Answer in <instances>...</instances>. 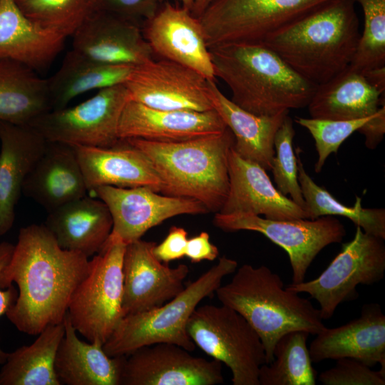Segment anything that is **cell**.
Returning <instances> with one entry per match:
<instances>
[{"mask_svg":"<svg viewBox=\"0 0 385 385\" xmlns=\"http://www.w3.org/2000/svg\"><path fill=\"white\" fill-rule=\"evenodd\" d=\"M90 270L83 254L61 248L45 225L21 227L0 288L15 283L18 297L6 312L16 329L30 335L62 322L71 297Z\"/></svg>","mask_w":385,"mask_h":385,"instance_id":"6da1fadb","label":"cell"},{"mask_svg":"<svg viewBox=\"0 0 385 385\" xmlns=\"http://www.w3.org/2000/svg\"><path fill=\"white\" fill-rule=\"evenodd\" d=\"M215 78L230 100L257 115L307 107L318 86L295 72L264 43H231L209 47Z\"/></svg>","mask_w":385,"mask_h":385,"instance_id":"7a4b0ae2","label":"cell"},{"mask_svg":"<svg viewBox=\"0 0 385 385\" xmlns=\"http://www.w3.org/2000/svg\"><path fill=\"white\" fill-rule=\"evenodd\" d=\"M354 0H332L271 34L262 43L319 86L350 66L360 37Z\"/></svg>","mask_w":385,"mask_h":385,"instance_id":"3957f363","label":"cell"},{"mask_svg":"<svg viewBox=\"0 0 385 385\" xmlns=\"http://www.w3.org/2000/svg\"><path fill=\"white\" fill-rule=\"evenodd\" d=\"M231 281L215 291L222 304L242 316L258 334L266 363L274 359L277 342L292 331L317 334L326 326L309 299L284 288L281 277L265 265H242Z\"/></svg>","mask_w":385,"mask_h":385,"instance_id":"277c9868","label":"cell"},{"mask_svg":"<svg viewBox=\"0 0 385 385\" xmlns=\"http://www.w3.org/2000/svg\"><path fill=\"white\" fill-rule=\"evenodd\" d=\"M150 160L161 182L160 193L196 200L218 212L229 190L228 153L235 138L222 133L177 142L123 139Z\"/></svg>","mask_w":385,"mask_h":385,"instance_id":"5b68a950","label":"cell"},{"mask_svg":"<svg viewBox=\"0 0 385 385\" xmlns=\"http://www.w3.org/2000/svg\"><path fill=\"white\" fill-rule=\"evenodd\" d=\"M237 262L222 256L172 299L145 312L122 318L103 345L109 356H126L135 349L157 343L177 344L192 351L195 344L187 324L194 310L205 298L213 294L222 279L235 272Z\"/></svg>","mask_w":385,"mask_h":385,"instance_id":"8992f818","label":"cell"},{"mask_svg":"<svg viewBox=\"0 0 385 385\" xmlns=\"http://www.w3.org/2000/svg\"><path fill=\"white\" fill-rule=\"evenodd\" d=\"M125 247L121 240L110 235L89 260V272L71 297L68 309L71 322L89 342L103 345L123 317Z\"/></svg>","mask_w":385,"mask_h":385,"instance_id":"52a82bcc","label":"cell"},{"mask_svg":"<svg viewBox=\"0 0 385 385\" xmlns=\"http://www.w3.org/2000/svg\"><path fill=\"white\" fill-rule=\"evenodd\" d=\"M187 331L195 346L230 369L233 385H259L260 369L266 363L264 346L238 312L224 304L197 307Z\"/></svg>","mask_w":385,"mask_h":385,"instance_id":"ba28073f","label":"cell"},{"mask_svg":"<svg viewBox=\"0 0 385 385\" xmlns=\"http://www.w3.org/2000/svg\"><path fill=\"white\" fill-rule=\"evenodd\" d=\"M332 0H213L199 17L208 47L262 43L268 36Z\"/></svg>","mask_w":385,"mask_h":385,"instance_id":"9c48e42d","label":"cell"},{"mask_svg":"<svg viewBox=\"0 0 385 385\" xmlns=\"http://www.w3.org/2000/svg\"><path fill=\"white\" fill-rule=\"evenodd\" d=\"M384 241L356 226L353 239L342 245L339 253L318 277L286 288L309 294L319 304L322 319H328L340 304L358 297V285H372L384 278Z\"/></svg>","mask_w":385,"mask_h":385,"instance_id":"30bf717a","label":"cell"},{"mask_svg":"<svg viewBox=\"0 0 385 385\" xmlns=\"http://www.w3.org/2000/svg\"><path fill=\"white\" fill-rule=\"evenodd\" d=\"M130 100L126 86L119 84L98 90L95 96L73 107L41 113L29 125L49 142L112 147L120 140L119 120Z\"/></svg>","mask_w":385,"mask_h":385,"instance_id":"8fae6325","label":"cell"},{"mask_svg":"<svg viewBox=\"0 0 385 385\" xmlns=\"http://www.w3.org/2000/svg\"><path fill=\"white\" fill-rule=\"evenodd\" d=\"M213 224L225 232H260L281 247L289 256L292 270L291 284L304 282L317 255L325 247L341 242L346 235L344 225L333 216L274 220L245 212H215Z\"/></svg>","mask_w":385,"mask_h":385,"instance_id":"7c38bea8","label":"cell"},{"mask_svg":"<svg viewBox=\"0 0 385 385\" xmlns=\"http://www.w3.org/2000/svg\"><path fill=\"white\" fill-rule=\"evenodd\" d=\"M91 191L111 212L113 228L110 235L126 245L141 239L148 230L170 217L209 212L200 201L160 194L148 186L103 185Z\"/></svg>","mask_w":385,"mask_h":385,"instance_id":"4fadbf2b","label":"cell"},{"mask_svg":"<svg viewBox=\"0 0 385 385\" xmlns=\"http://www.w3.org/2000/svg\"><path fill=\"white\" fill-rule=\"evenodd\" d=\"M125 85L131 100L165 111L212 110L210 80L178 63L161 58L138 66Z\"/></svg>","mask_w":385,"mask_h":385,"instance_id":"5bb4252c","label":"cell"},{"mask_svg":"<svg viewBox=\"0 0 385 385\" xmlns=\"http://www.w3.org/2000/svg\"><path fill=\"white\" fill-rule=\"evenodd\" d=\"M177 344L141 346L124 362L120 385H217L224 382L222 363L195 356Z\"/></svg>","mask_w":385,"mask_h":385,"instance_id":"9a60e30c","label":"cell"},{"mask_svg":"<svg viewBox=\"0 0 385 385\" xmlns=\"http://www.w3.org/2000/svg\"><path fill=\"white\" fill-rule=\"evenodd\" d=\"M155 242L142 240L126 245L123 260V317L158 307L185 288L189 274L185 264L170 267L154 255Z\"/></svg>","mask_w":385,"mask_h":385,"instance_id":"2e32d148","label":"cell"},{"mask_svg":"<svg viewBox=\"0 0 385 385\" xmlns=\"http://www.w3.org/2000/svg\"><path fill=\"white\" fill-rule=\"evenodd\" d=\"M142 30L153 54L215 81L203 27L189 9L165 3L143 21Z\"/></svg>","mask_w":385,"mask_h":385,"instance_id":"e0dca14e","label":"cell"},{"mask_svg":"<svg viewBox=\"0 0 385 385\" xmlns=\"http://www.w3.org/2000/svg\"><path fill=\"white\" fill-rule=\"evenodd\" d=\"M72 36V50L96 61L138 66L153 58L138 22L104 11H94Z\"/></svg>","mask_w":385,"mask_h":385,"instance_id":"ac0fdd59","label":"cell"},{"mask_svg":"<svg viewBox=\"0 0 385 385\" xmlns=\"http://www.w3.org/2000/svg\"><path fill=\"white\" fill-rule=\"evenodd\" d=\"M229 190L218 212L264 215L274 220L308 219L307 212L274 186L266 170L233 149L228 153Z\"/></svg>","mask_w":385,"mask_h":385,"instance_id":"d6986e66","label":"cell"},{"mask_svg":"<svg viewBox=\"0 0 385 385\" xmlns=\"http://www.w3.org/2000/svg\"><path fill=\"white\" fill-rule=\"evenodd\" d=\"M227 126L215 110L165 111L135 101L125 106L119 120V139L177 142L222 133Z\"/></svg>","mask_w":385,"mask_h":385,"instance_id":"ffe728a7","label":"cell"},{"mask_svg":"<svg viewBox=\"0 0 385 385\" xmlns=\"http://www.w3.org/2000/svg\"><path fill=\"white\" fill-rule=\"evenodd\" d=\"M309 347L312 362L352 358L385 372V316L379 304L364 305L361 315L348 323L325 327Z\"/></svg>","mask_w":385,"mask_h":385,"instance_id":"44dd1931","label":"cell"},{"mask_svg":"<svg viewBox=\"0 0 385 385\" xmlns=\"http://www.w3.org/2000/svg\"><path fill=\"white\" fill-rule=\"evenodd\" d=\"M72 146L88 191L103 185L148 186L158 192L162 188V182L149 158L124 140L107 148Z\"/></svg>","mask_w":385,"mask_h":385,"instance_id":"7402d4cb","label":"cell"},{"mask_svg":"<svg viewBox=\"0 0 385 385\" xmlns=\"http://www.w3.org/2000/svg\"><path fill=\"white\" fill-rule=\"evenodd\" d=\"M47 143L29 125L0 120V237L12 227L24 182Z\"/></svg>","mask_w":385,"mask_h":385,"instance_id":"603a6c76","label":"cell"},{"mask_svg":"<svg viewBox=\"0 0 385 385\" xmlns=\"http://www.w3.org/2000/svg\"><path fill=\"white\" fill-rule=\"evenodd\" d=\"M87 191L73 146L49 141L22 187V193L48 212L86 195Z\"/></svg>","mask_w":385,"mask_h":385,"instance_id":"cb8c5ba5","label":"cell"},{"mask_svg":"<svg viewBox=\"0 0 385 385\" xmlns=\"http://www.w3.org/2000/svg\"><path fill=\"white\" fill-rule=\"evenodd\" d=\"M66 38L26 16L15 0H0V60L43 70L61 52Z\"/></svg>","mask_w":385,"mask_h":385,"instance_id":"d4e9b609","label":"cell"},{"mask_svg":"<svg viewBox=\"0 0 385 385\" xmlns=\"http://www.w3.org/2000/svg\"><path fill=\"white\" fill-rule=\"evenodd\" d=\"M311 118L350 120L374 118L384 109V94L350 66L319 85L308 106Z\"/></svg>","mask_w":385,"mask_h":385,"instance_id":"484cf974","label":"cell"},{"mask_svg":"<svg viewBox=\"0 0 385 385\" xmlns=\"http://www.w3.org/2000/svg\"><path fill=\"white\" fill-rule=\"evenodd\" d=\"M44 225L61 248L89 257L106 242L113 219L101 200L85 195L49 212Z\"/></svg>","mask_w":385,"mask_h":385,"instance_id":"4316f807","label":"cell"},{"mask_svg":"<svg viewBox=\"0 0 385 385\" xmlns=\"http://www.w3.org/2000/svg\"><path fill=\"white\" fill-rule=\"evenodd\" d=\"M64 336L58 346L55 371L61 385H120L125 355L109 356L98 342L81 341L68 311Z\"/></svg>","mask_w":385,"mask_h":385,"instance_id":"83f0119b","label":"cell"},{"mask_svg":"<svg viewBox=\"0 0 385 385\" xmlns=\"http://www.w3.org/2000/svg\"><path fill=\"white\" fill-rule=\"evenodd\" d=\"M210 88L213 108L234 135L233 149L242 158L258 163L266 171L271 170L275 153L274 135L289 112L257 115L227 98L215 81L210 80Z\"/></svg>","mask_w":385,"mask_h":385,"instance_id":"f1b7e54d","label":"cell"},{"mask_svg":"<svg viewBox=\"0 0 385 385\" xmlns=\"http://www.w3.org/2000/svg\"><path fill=\"white\" fill-rule=\"evenodd\" d=\"M135 67L96 61L71 50L59 69L47 79L51 110L67 107L71 101L86 92L125 84Z\"/></svg>","mask_w":385,"mask_h":385,"instance_id":"f546056e","label":"cell"},{"mask_svg":"<svg viewBox=\"0 0 385 385\" xmlns=\"http://www.w3.org/2000/svg\"><path fill=\"white\" fill-rule=\"evenodd\" d=\"M50 110L47 79L21 63L0 60V120L29 125Z\"/></svg>","mask_w":385,"mask_h":385,"instance_id":"4dcf8cb0","label":"cell"},{"mask_svg":"<svg viewBox=\"0 0 385 385\" xmlns=\"http://www.w3.org/2000/svg\"><path fill=\"white\" fill-rule=\"evenodd\" d=\"M64 333L63 322L48 325L31 345L9 353L0 370V385H61L55 359Z\"/></svg>","mask_w":385,"mask_h":385,"instance_id":"1f68e13d","label":"cell"},{"mask_svg":"<svg viewBox=\"0 0 385 385\" xmlns=\"http://www.w3.org/2000/svg\"><path fill=\"white\" fill-rule=\"evenodd\" d=\"M298 181L306 203L308 219L338 215L349 219L364 232L385 240V210L364 208L361 198L356 197L354 206L338 201L325 188L318 185L306 172L303 163L297 156Z\"/></svg>","mask_w":385,"mask_h":385,"instance_id":"d6a6232c","label":"cell"},{"mask_svg":"<svg viewBox=\"0 0 385 385\" xmlns=\"http://www.w3.org/2000/svg\"><path fill=\"white\" fill-rule=\"evenodd\" d=\"M309 334L305 331H292L279 339L274 359L260 369L259 385L316 384L317 372L307 345Z\"/></svg>","mask_w":385,"mask_h":385,"instance_id":"836d02e7","label":"cell"},{"mask_svg":"<svg viewBox=\"0 0 385 385\" xmlns=\"http://www.w3.org/2000/svg\"><path fill=\"white\" fill-rule=\"evenodd\" d=\"M98 0H15L22 13L66 38L97 10Z\"/></svg>","mask_w":385,"mask_h":385,"instance_id":"e575fe53","label":"cell"},{"mask_svg":"<svg viewBox=\"0 0 385 385\" xmlns=\"http://www.w3.org/2000/svg\"><path fill=\"white\" fill-rule=\"evenodd\" d=\"M363 11L364 29L350 66L365 74L385 68V0H354Z\"/></svg>","mask_w":385,"mask_h":385,"instance_id":"d590c367","label":"cell"},{"mask_svg":"<svg viewBox=\"0 0 385 385\" xmlns=\"http://www.w3.org/2000/svg\"><path fill=\"white\" fill-rule=\"evenodd\" d=\"M295 131L293 120L287 114L274 138V156L272 172L277 189L306 212V203L298 181L297 159L293 150Z\"/></svg>","mask_w":385,"mask_h":385,"instance_id":"8d00e7d4","label":"cell"},{"mask_svg":"<svg viewBox=\"0 0 385 385\" xmlns=\"http://www.w3.org/2000/svg\"><path fill=\"white\" fill-rule=\"evenodd\" d=\"M384 113L385 109L374 118L350 120L296 117L295 122L305 128L314 140L318 155L314 165L315 172H321L328 156L332 153H337L340 145L352 133L359 131L368 122Z\"/></svg>","mask_w":385,"mask_h":385,"instance_id":"74e56055","label":"cell"},{"mask_svg":"<svg viewBox=\"0 0 385 385\" xmlns=\"http://www.w3.org/2000/svg\"><path fill=\"white\" fill-rule=\"evenodd\" d=\"M371 368L359 360L342 358L334 367L322 371L319 380L324 385H384L385 372Z\"/></svg>","mask_w":385,"mask_h":385,"instance_id":"f35d334b","label":"cell"},{"mask_svg":"<svg viewBox=\"0 0 385 385\" xmlns=\"http://www.w3.org/2000/svg\"><path fill=\"white\" fill-rule=\"evenodd\" d=\"M163 0H98L97 10L138 22L152 17Z\"/></svg>","mask_w":385,"mask_h":385,"instance_id":"ab89813d","label":"cell"},{"mask_svg":"<svg viewBox=\"0 0 385 385\" xmlns=\"http://www.w3.org/2000/svg\"><path fill=\"white\" fill-rule=\"evenodd\" d=\"M188 240V232L184 228L172 226L165 239L160 244H155L153 253L165 263L181 259L185 256Z\"/></svg>","mask_w":385,"mask_h":385,"instance_id":"60d3db41","label":"cell"},{"mask_svg":"<svg viewBox=\"0 0 385 385\" xmlns=\"http://www.w3.org/2000/svg\"><path fill=\"white\" fill-rule=\"evenodd\" d=\"M14 248V245L10 242H3L0 243V272L10 260ZM6 289L4 290L0 288V317L6 314L18 297V290L13 284ZM8 354L0 346V365H2L6 361Z\"/></svg>","mask_w":385,"mask_h":385,"instance_id":"b9f144b4","label":"cell"},{"mask_svg":"<svg viewBox=\"0 0 385 385\" xmlns=\"http://www.w3.org/2000/svg\"><path fill=\"white\" fill-rule=\"evenodd\" d=\"M219 255L217 246L210 240L207 232H201L199 235L188 240L185 257L193 263L203 260L213 261Z\"/></svg>","mask_w":385,"mask_h":385,"instance_id":"7bdbcfd3","label":"cell"},{"mask_svg":"<svg viewBox=\"0 0 385 385\" xmlns=\"http://www.w3.org/2000/svg\"><path fill=\"white\" fill-rule=\"evenodd\" d=\"M213 0H191L190 11L199 18Z\"/></svg>","mask_w":385,"mask_h":385,"instance_id":"ee69618b","label":"cell"},{"mask_svg":"<svg viewBox=\"0 0 385 385\" xmlns=\"http://www.w3.org/2000/svg\"><path fill=\"white\" fill-rule=\"evenodd\" d=\"M181 3V5L184 7H186L190 10L191 7V0H176Z\"/></svg>","mask_w":385,"mask_h":385,"instance_id":"f6af8a7d","label":"cell"}]
</instances>
